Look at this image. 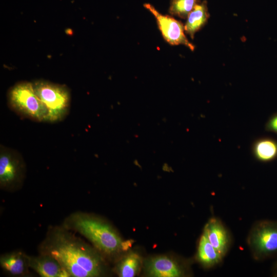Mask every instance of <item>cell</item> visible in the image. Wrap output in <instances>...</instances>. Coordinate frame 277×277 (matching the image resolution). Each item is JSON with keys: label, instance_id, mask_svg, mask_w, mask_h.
Segmentation results:
<instances>
[{"label": "cell", "instance_id": "cell-17", "mask_svg": "<svg viewBox=\"0 0 277 277\" xmlns=\"http://www.w3.org/2000/svg\"><path fill=\"white\" fill-rule=\"evenodd\" d=\"M265 129L277 134V113L268 120L265 125Z\"/></svg>", "mask_w": 277, "mask_h": 277}, {"label": "cell", "instance_id": "cell-4", "mask_svg": "<svg viewBox=\"0 0 277 277\" xmlns=\"http://www.w3.org/2000/svg\"><path fill=\"white\" fill-rule=\"evenodd\" d=\"M33 85L35 93L48 111L46 122H57L65 118L70 107V96L68 89L43 80L37 81Z\"/></svg>", "mask_w": 277, "mask_h": 277}, {"label": "cell", "instance_id": "cell-9", "mask_svg": "<svg viewBox=\"0 0 277 277\" xmlns=\"http://www.w3.org/2000/svg\"><path fill=\"white\" fill-rule=\"evenodd\" d=\"M29 264L30 268L42 277H70L58 261L49 254L29 256Z\"/></svg>", "mask_w": 277, "mask_h": 277}, {"label": "cell", "instance_id": "cell-8", "mask_svg": "<svg viewBox=\"0 0 277 277\" xmlns=\"http://www.w3.org/2000/svg\"><path fill=\"white\" fill-rule=\"evenodd\" d=\"M203 232L211 245L225 257L231 246L232 239L221 220L215 217L210 218L205 225Z\"/></svg>", "mask_w": 277, "mask_h": 277}, {"label": "cell", "instance_id": "cell-10", "mask_svg": "<svg viewBox=\"0 0 277 277\" xmlns=\"http://www.w3.org/2000/svg\"><path fill=\"white\" fill-rule=\"evenodd\" d=\"M149 274L155 277H179L185 275V269L179 263L166 256L155 257L147 264Z\"/></svg>", "mask_w": 277, "mask_h": 277}, {"label": "cell", "instance_id": "cell-1", "mask_svg": "<svg viewBox=\"0 0 277 277\" xmlns=\"http://www.w3.org/2000/svg\"><path fill=\"white\" fill-rule=\"evenodd\" d=\"M39 250L56 259L70 276L95 277L103 273V262L97 252L63 226L49 230Z\"/></svg>", "mask_w": 277, "mask_h": 277}, {"label": "cell", "instance_id": "cell-18", "mask_svg": "<svg viewBox=\"0 0 277 277\" xmlns=\"http://www.w3.org/2000/svg\"><path fill=\"white\" fill-rule=\"evenodd\" d=\"M272 274L273 276H277V261L274 263L272 267Z\"/></svg>", "mask_w": 277, "mask_h": 277}, {"label": "cell", "instance_id": "cell-11", "mask_svg": "<svg viewBox=\"0 0 277 277\" xmlns=\"http://www.w3.org/2000/svg\"><path fill=\"white\" fill-rule=\"evenodd\" d=\"M1 267L14 276H23L28 272L29 255L22 251H13L1 255Z\"/></svg>", "mask_w": 277, "mask_h": 277}, {"label": "cell", "instance_id": "cell-2", "mask_svg": "<svg viewBox=\"0 0 277 277\" xmlns=\"http://www.w3.org/2000/svg\"><path fill=\"white\" fill-rule=\"evenodd\" d=\"M87 238L98 250L113 254L123 247V241L113 228L106 222L82 212L71 213L63 225Z\"/></svg>", "mask_w": 277, "mask_h": 277}, {"label": "cell", "instance_id": "cell-14", "mask_svg": "<svg viewBox=\"0 0 277 277\" xmlns=\"http://www.w3.org/2000/svg\"><path fill=\"white\" fill-rule=\"evenodd\" d=\"M253 154L258 160L267 162L277 157V142L271 138H261L255 141L252 147Z\"/></svg>", "mask_w": 277, "mask_h": 277}, {"label": "cell", "instance_id": "cell-15", "mask_svg": "<svg viewBox=\"0 0 277 277\" xmlns=\"http://www.w3.org/2000/svg\"><path fill=\"white\" fill-rule=\"evenodd\" d=\"M200 3L201 0H171L169 12L171 15L185 19Z\"/></svg>", "mask_w": 277, "mask_h": 277}, {"label": "cell", "instance_id": "cell-6", "mask_svg": "<svg viewBox=\"0 0 277 277\" xmlns=\"http://www.w3.org/2000/svg\"><path fill=\"white\" fill-rule=\"evenodd\" d=\"M25 165L22 156L16 151L1 146L0 187L8 191L15 190L22 185Z\"/></svg>", "mask_w": 277, "mask_h": 277}, {"label": "cell", "instance_id": "cell-7", "mask_svg": "<svg viewBox=\"0 0 277 277\" xmlns=\"http://www.w3.org/2000/svg\"><path fill=\"white\" fill-rule=\"evenodd\" d=\"M144 7L155 17L159 29L168 43L171 45H183L194 50V46L187 39L184 33V26L180 21L170 15L162 14L150 4H145Z\"/></svg>", "mask_w": 277, "mask_h": 277}, {"label": "cell", "instance_id": "cell-3", "mask_svg": "<svg viewBox=\"0 0 277 277\" xmlns=\"http://www.w3.org/2000/svg\"><path fill=\"white\" fill-rule=\"evenodd\" d=\"M9 105L19 114L37 122H47L48 111L35 92L33 83L16 84L10 90Z\"/></svg>", "mask_w": 277, "mask_h": 277}, {"label": "cell", "instance_id": "cell-16", "mask_svg": "<svg viewBox=\"0 0 277 277\" xmlns=\"http://www.w3.org/2000/svg\"><path fill=\"white\" fill-rule=\"evenodd\" d=\"M141 263L138 255L131 253L127 256L121 262L118 272L120 276L133 277L136 274Z\"/></svg>", "mask_w": 277, "mask_h": 277}, {"label": "cell", "instance_id": "cell-5", "mask_svg": "<svg viewBox=\"0 0 277 277\" xmlns=\"http://www.w3.org/2000/svg\"><path fill=\"white\" fill-rule=\"evenodd\" d=\"M253 259L263 261L277 254V221L262 220L254 223L247 238Z\"/></svg>", "mask_w": 277, "mask_h": 277}, {"label": "cell", "instance_id": "cell-12", "mask_svg": "<svg viewBox=\"0 0 277 277\" xmlns=\"http://www.w3.org/2000/svg\"><path fill=\"white\" fill-rule=\"evenodd\" d=\"M224 256L211 245L203 232L200 239L197 259L206 268H213L221 264Z\"/></svg>", "mask_w": 277, "mask_h": 277}, {"label": "cell", "instance_id": "cell-13", "mask_svg": "<svg viewBox=\"0 0 277 277\" xmlns=\"http://www.w3.org/2000/svg\"><path fill=\"white\" fill-rule=\"evenodd\" d=\"M209 17L207 2L204 1L196 5L188 15L184 26L185 32L193 39L195 33L207 23Z\"/></svg>", "mask_w": 277, "mask_h": 277}]
</instances>
